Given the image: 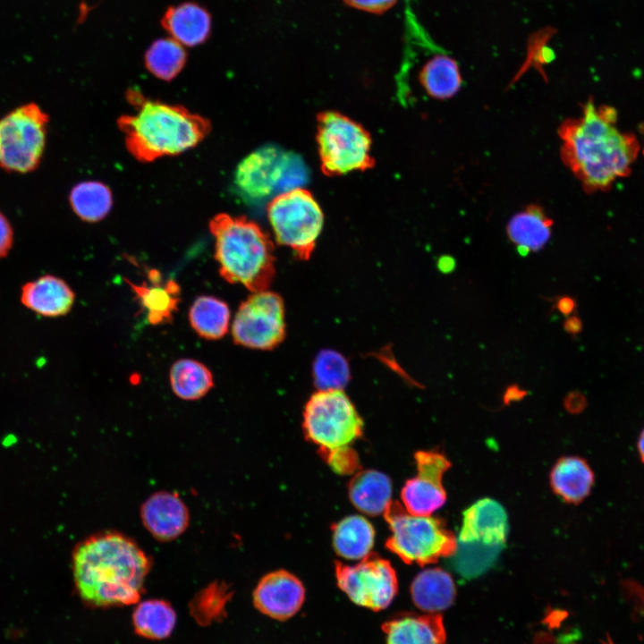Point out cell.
Here are the masks:
<instances>
[{
	"label": "cell",
	"instance_id": "cell-39",
	"mask_svg": "<svg viewBox=\"0 0 644 644\" xmlns=\"http://www.w3.org/2000/svg\"><path fill=\"white\" fill-rule=\"evenodd\" d=\"M456 260L450 255H442L436 259V268L443 274H450L456 269Z\"/></svg>",
	"mask_w": 644,
	"mask_h": 644
},
{
	"label": "cell",
	"instance_id": "cell-19",
	"mask_svg": "<svg viewBox=\"0 0 644 644\" xmlns=\"http://www.w3.org/2000/svg\"><path fill=\"white\" fill-rule=\"evenodd\" d=\"M386 644H445L446 635L440 614H405L384 626Z\"/></svg>",
	"mask_w": 644,
	"mask_h": 644
},
{
	"label": "cell",
	"instance_id": "cell-12",
	"mask_svg": "<svg viewBox=\"0 0 644 644\" xmlns=\"http://www.w3.org/2000/svg\"><path fill=\"white\" fill-rule=\"evenodd\" d=\"M338 587L354 604L371 610L386 608L397 593V577L391 564L370 554L354 565L335 564Z\"/></svg>",
	"mask_w": 644,
	"mask_h": 644
},
{
	"label": "cell",
	"instance_id": "cell-24",
	"mask_svg": "<svg viewBox=\"0 0 644 644\" xmlns=\"http://www.w3.org/2000/svg\"><path fill=\"white\" fill-rule=\"evenodd\" d=\"M553 222L544 209L530 206L515 214L508 222L507 235L517 248L539 251L551 237Z\"/></svg>",
	"mask_w": 644,
	"mask_h": 644
},
{
	"label": "cell",
	"instance_id": "cell-43",
	"mask_svg": "<svg viewBox=\"0 0 644 644\" xmlns=\"http://www.w3.org/2000/svg\"><path fill=\"white\" fill-rule=\"evenodd\" d=\"M643 154H644V148H643Z\"/></svg>",
	"mask_w": 644,
	"mask_h": 644
},
{
	"label": "cell",
	"instance_id": "cell-40",
	"mask_svg": "<svg viewBox=\"0 0 644 644\" xmlns=\"http://www.w3.org/2000/svg\"><path fill=\"white\" fill-rule=\"evenodd\" d=\"M564 329L571 335H577L582 330V322L577 316H571L564 322Z\"/></svg>",
	"mask_w": 644,
	"mask_h": 644
},
{
	"label": "cell",
	"instance_id": "cell-42",
	"mask_svg": "<svg viewBox=\"0 0 644 644\" xmlns=\"http://www.w3.org/2000/svg\"><path fill=\"white\" fill-rule=\"evenodd\" d=\"M637 447H638L639 455H640L641 461L644 462V429L640 434Z\"/></svg>",
	"mask_w": 644,
	"mask_h": 644
},
{
	"label": "cell",
	"instance_id": "cell-33",
	"mask_svg": "<svg viewBox=\"0 0 644 644\" xmlns=\"http://www.w3.org/2000/svg\"><path fill=\"white\" fill-rule=\"evenodd\" d=\"M350 375L349 364L338 352L324 350L317 355L313 377L318 390H343L350 380Z\"/></svg>",
	"mask_w": 644,
	"mask_h": 644
},
{
	"label": "cell",
	"instance_id": "cell-35",
	"mask_svg": "<svg viewBox=\"0 0 644 644\" xmlns=\"http://www.w3.org/2000/svg\"><path fill=\"white\" fill-rule=\"evenodd\" d=\"M348 5L373 13H381L390 9L397 0H343Z\"/></svg>",
	"mask_w": 644,
	"mask_h": 644
},
{
	"label": "cell",
	"instance_id": "cell-27",
	"mask_svg": "<svg viewBox=\"0 0 644 644\" xmlns=\"http://www.w3.org/2000/svg\"><path fill=\"white\" fill-rule=\"evenodd\" d=\"M419 81L434 98L446 99L455 95L462 85L457 62L450 56L437 55L429 59L419 72Z\"/></svg>",
	"mask_w": 644,
	"mask_h": 644
},
{
	"label": "cell",
	"instance_id": "cell-9",
	"mask_svg": "<svg viewBox=\"0 0 644 644\" xmlns=\"http://www.w3.org/2000/svg\"><path fill=\"white\" fill-rule=\"evenodd\" d=\"M48 114L36 103L20 106L0 118V167L26 174L39 165L46 147Z\"/></svg>",
	"mask_w": 644,
	"mask_h": 644
},
{
	"label": "cell",
	"instance_id": "cell-16",
	"mask_svg": "<svg viewBox=\"0 0 644 644\" xmlns=\"http://www.w3.org/2000/svg\"><path fill=\"white\" fill-rule=\"evenodd\" d=\"M145 529L161 542L180 537L190 523L189 510L178 494L158 491L149 496L140 507Z\"/></svg>",
	"mask_w": 644,
	"mask_h": 644
},
{
	"label": "cell",
	"instance_id": "cell-3",
	"mask_svg": "<svg viewBox=\"0 0 644 644\" xmlns=\"http://www.w3.org/2000/svg\"><path fill=\"white\" fill-rule=\"evenodd\" d=\"M126 96L134 111L121 115L117 125L128 151L140 162L181 154L198 145L211 130L207 118L184 106L148 98L137 89H129Z\"/></svg>",
	"mask_w": 644,
	"mask_h": 644
},
{
	"label": "cell",
	"instance_id": "cell-21",
	"mask_svg": "<svg viewBox=\"0 0 644 644\" xmlns=\"http://www.w3.org/2000/svg\"><path fill=\"white\" fill-rule=\"evenodd\" d=\"M348 494L352 504L363 513L384 514L392 502L391 480L377 470H359L349 483Z\"/></svg>",
	"mask_w": 644,
	"mask_h": 644
},
{
	"label": "cell",
	"instance_id": "cell-26",
	"mask_svg": "<svg viewBox=\"0 0 644 644\" xmlns=\"http://www.w3.org/2000/svg\"><path fill=\"white\" fill-rule=\"evenodd\" d=\"M230 318L228 305L214 296L197 297L189 312L192 328L199 336L208 340L222 338L227 333Z\"/></svg>",
	"mask_w": 644,
	"mask_h": 644
},
{
	"label": "cell",
	"instance_id": "cell-7",
	"mask_svg": "<svg viewBox=\"0 0 644 644\" xmlns=\"http://www.w3.org/2000/svg\"><path fill=\"white\" fill-rule=\"evenodd\" d=\"M275 238L301 260H308L322 231L324 215L311 194L293 188L275 195L267 207Z\"/></svg>",
	"mask_w": 644,
	"mask_h": 644
},
{
	"label": "cell",
	"instance_id": "cell-8",
	"mask_svg": "<svg viewBox=\"0 0 644 644\" xmlns=\"http://www.w3.org/2000/svg\"><path fill=\"white\" fill-rule=\"evenodd\" d=\"M302 428L319 450L348 446L363 434V420L343 390H318L308 400Z\"/></svg>",
	"mask_w": 644,
	"mask_h": 644
},
{
	"label": "cell",
	"instance_id": "cell-18",
	"mask_svg": "<svg viewBox=\"0 0 644 644\" xmlns=\"http://www.w3.org/2000/svg\"><path fill=\"white\" fill-rule=\"evenodd\" d=\"M161 23L173 39L183 47H196L207 41L211 32L212 20L208 10L193 2L169 7Z\"/></svg>",
	"mask_w": 644,
	"mask_h": 644
},
{
	"label": "cell",
	"instance_id": "cell-17",
	"mask_svg": "<svg viewBox=\"0 0 644 644\" xmlns=\"http://www.w3.org/2000/svg\"><path fill=\"white\" fill-rule=\"evenodd\" d=\"M21 300L24 306L44 317L67 314L74 302V292L61 278L42 275L28 282L21 288Z\"/></svg>",
	"mask_w": 644,
	"mask_h": 644
},
{
	"label": "cell",
	"instance_id": "cell-10",
	"mask_svg": "<svg viewBox=\"0 0 644 644\" xmlns=\"http://www.w3.org/2000/svg\"><path fill=\"white\" fill-rule=\"evenodd\" d=\"M301 159L274 146L253 151L239 164L234 182L246 199L255 200L297 188L305 180Z\"/></svg>",
	"mask_w": 644,
	"mask_h": 644
},
{
	"label": "cell",
	"instance_id": "cell-31",
	"mask_svg": "<svg viewBox=\"0 0 644 644\" xmlns=\"http://www.w3.org/2000/svg\"><path fill=\"white\" fill-rule=\"evenodd\" d=\"M187 53L182 45L172 38L155 40L144 55L146 68L155 77L170 81L183 69Z\"/></svg>",
	"mask_w": 644,
	"mask_h": 644
},
{
	"label": "cell",
	"instance_id": "cell-15",
	"mask_svg": "<svg viewBox=\"0 0 644 644\" xmlns=\"http://www.w3.org/2000/svg\"><path fill=\"white\" fill-rule=\"evenodd\" d=\"M508 530L504 508L494 499L483 498L464 511L457 542L504 548Z\"/></svg>",
	"mask_w": 644,
	"mask_h": 644
},
{
	"label": "cell",
	"instance_id": "cell-2",
	"mask_svg": "<svg viewBox=\"0 0 644 644\" xmlns=\"http://www.w3.org/2000/svg\"><path fill=\"white\" fill-rule=\"evenodd\" d=\"M149 557L130 537L103 531L80 541L72 552V572L80 597L95 606L136 603L150 570Z\"/></svg>",
	"mask_w": 644,
	"mask_h": 644
},
{
	"label": "cell",
	"instance_id": "cell-37",
	"mask_svg": "<svg viewBox=\"0 0 644 644\" xmlns=\"http://www.w3.org/2000/svg\"><path fill=\"white\" fill-rule=\"evenodd\" d=\"M565 407L572 412H579L586 406V400L580 393L572 392L565 398Z\"/></svg>",
	"mask_w": 644,
	"mask_h": 644
},
{
	"label": "cell",
	"instance_id": "cell-4",
	"mask_svg": "<svg viewBox=\"0 0 644 644\" xmlns=\"http://www.w3.org/2000/svg\"><path fill=\"white\" fill-rule=\"evenodd\" d=\"M221 276L251 292L267 290L275 274V247L268 234L245 216L225 213L209 221Z\"/></svg>",
	"mask_w": 644,
	"mask_h": 644
},
{
	"label": "cell",
	"instance_id": "cell-34",
	"mask_svg": "<svg viewBox=\"0 0 644 644\" xmlns=\"http://www.w3.org/2000/svg\"><path fill=\"white\" fill-rule=\"evenodd\" d=\"M321 457L332 470L342 475L356 473L360 469L358 453L350 446L319 450Z\"/></svg>",
	"mask_w": 644,
	"mask_h": 644
},
{
	"label": "cell",
	"instance_id": "cell-29",
	"mask_svg": "<svg viewBox=\"0 0 644 644\" xmlns=\"http://www.w3.org/2000/svg\"><path fill=\"white\" fill-rule=\"evenodd\" d=\"M69 200L73 212L83 221L97 222L110 211L113 198L110 189L97 181L82 182L75 185Z\"/></svg>",
	"mask_w": 644,
	"mask_h": 644
},
{
	"label": "cell",
	"instance_id": "cell-11",
	"mask_svg": "<svg viewBox=\"0 0 644 644\" xmlns=\"http://www.w3.org/2000/svg\"><path fill=\"white\" fill-rule=\"evenodd\" d=\"M235 343L257 350H271L285 337L284 304L268 290L252 292L240 305L232 325Z\"/></svg>",
	"mask_w": 644,
	"mask_h": 644
},
{
	"label": "cell",
	"instance_id": "cell-23",
	"mask_svg": "<svg viewBox=\"0 0 644 644\" xmlns=\"http://www.w3.org/2000/svg\"><path fill=\"white\" fill-rule=\"evenodd\" d=\"M413 603L422 611L434 614L448 608L456 589L451 575L440 568L420 572L411 585Z\"/></svg>",
	"mask_w": 644,
	"mask_h": 644
},
{
	"label": "cell",
	"instance_id": "cell-32",
	"mask_svg": "<svg viewBox=\"0 0 644 644\" xmlns=\"http://www.w3.org/2000/svg\"><path fill=\"white\" fill-rule=\"evenodd\" d=\"M504 548L474 543L457 542L452 555L454 570L463 578H476L488 570Z\"/></svg>",
	"mask_w": 644,
	"mask_h": 644
},
{
	"label": "cell",
	"instance_id": "cell-30",
	"mask_svg": "<svg viewBox=\"0 0 644 644\" xmlns=\"http://www.w3.org/2000/svg\"><path fill=\"white\" fill-rule=\"evenodd\" d=\"M132 618L136 632L153 640L168 637L176 622V614L171 605L160 599L146 600L139 604Z\"/></svg>",
	"mask_w": 644,
	"mask_h": 644
},
{
	"label": "cell",
	"instance_id": "cell-13",
	"mask_svg": "<svg viewBox=\"0 0 644 644\" xmlns=\"http://www.w3.org/2000/svg\"><path fill=\"white\" fill-rule=\"evenodd\" d=\"M414 457L418 474L405 482L401 497L409 513L428 516L445 503L442 479L451 462L436 451H418Z\"/></svg>",
	"mask_w": 644,
	"mask_h": 644
},
{
	"label": "cell",
	"instance_id": "cell-36",
	"mask_svg": "<svg viewBox=\"0 0 644 644\" xmlns=\"http://www.w3.org/2000/svg\"><path fill=\"white\" fill-rule=\"evenodd\" d=\"M13 242V227L6 216L0 211V258L10 251Z\"/></svg>",
	"mask_w": 644,
	"mask_h": 644
},
{
	"label": "cell",
	"instance_id": "cell-5",
	"mask_svg": "<svg viewBox=\"0 0 644 644\" xmlns=\"http://www.w3.org/2000/svg\"><path fill=\"white\" fill-rule=\"evenodd\" d=\"M384 516L391 531L386 547L406 564L425 565L454 554L457 539L440 519L412 514L396 502Z\"/></svg>",
	"mask_w": 644,
	"mask_h": 644
},
{
	"label": "cell",
	"instance_id": "cell-22",
	"mask_svg": "<svg viewBox=\"0 0 644 644\" xmlns=\"http://www.w3.org/2000/svg\"><path fill=\"white\" fill-rule=\"evenodd\" d=\"M551 487L563 500L579 504L590 493L594 473L588 462L580 457L559 459L551 470Z\"/></svg>",
	"mask_w": 644,
	"mask_h": 644
},
{
	"label": "cell",
	"instance_id": "cell-25",
	"mask_svg": "<svg viewBox=\"0 0 644 644\" xmlns=\"http://www.w3.org/2000/svg\"><path fill=\"white\" fill-rule=\"evenodd\" d=\"M374 540V528L363 516H347L333 527L334 548L345 559H364L371 554Z\"/></svg>",
	"mask_w": 644,
	"mask_h": 644
},
{
	"label": "cell",
	"instance_id": "cell-20",
	"mask_svg": "<svg viewBox=\"0 0 644 644\" xmlns=\"http://www.w3.org/2000/svg\"><path fill=\"white\" fill-rule=\"evenodd\" d=\"M151 285L143 282L135 284L126 280L142 308L147 312L148 321L152 325L171 322L179 303L180 287L174 280L160 284L161 275L157 270L148 274Z\"/></svg>",
	"mask_w": 644,
	"mask_h": 644
},
{
	"label": "cell",
	"instance_id": "cell-38",
	"mask_svg": "<svg viewBox=\"0 0 644 644\" xmlns=\"http://www.w3.org/2000/svg\"><path fill=\"white\" fill-rule=\"evenodd\" d=\"M555 308L564 316H570L576 309V301L570 296H561L556 300Z\"/></svg>",
	"mask_w": 644,
	"mask_h": 644
},
{
	"label": "cell",
	"instance_id": "cell-1",
	"mask_svg": "<svg viewBox=\"0 0 644 644\" xmlns=\"http://www.w3.org/2000/svg\"><path fill=\"white\" fill-rule=\"evenodd\" d=\"M558 132L562 159L587 192L606 191L628 176L640 148L635 135L620 129L616 109L592 100Z\"/></svg>",
	"mask_w": 644,
	"mask_h": 644
},
{
	"label": "cell",
	"instance_id": "cell-14",
	"mask_svg": "<svg viewBox=\"0 0 644 644\" xmlns=\"http://www.w3.org/2000/svg\"><path fill=\"white\" fill-rule=\"evenodd\" d=\"M304 598L305 589L301 580L282 570L265 575L253 593L256 607L264 614L279 620L294 615Z\"/></svg>",
	"mask_w": 644,
	"mask_h": 644
},
{
	"label": "cell",
	"instance_id": "cell-28",
	"mask_svg": "<svg viewBox=\"0 0 644 644\" xmlns=\"http://www.w3.org/2000/svg\"><path fill=\"white\" fill-rule=\"evenodd\" d=\"M170 383L179 398L189 401L203 397L214 386L210 370L191 359H182L173 364Z\"/></svg>",
	"mask_w": 644,
	"mask_h": 644
},
{
	"label": "cell",
	"instance_id": "cell-41",
	"mask_svg": "<svg viewBox=\"0 0 644 644\" xmlns=\"http://www.w3.org/2000/svg\"><path fill=\"white\" fill-rule=\"evenodd\" d=\"M526 394L527 392L521 389L519 386L512 385L506 388L504 397V401L508 402L510 401L520 400Z\"/></svg>",
	"mask_w": 644,
	"mask_h": 644
},
{
	"label": "cell",
	"instance_id": "cell-6",
	"mask_svg": "<svg viewBox=\"0 0 644 644\" xmlns=\"http://www.w3.org/2000/svg\"><path fill=\"white\" fill-rule=\"evenodd\" d=\"M316 140L321 171L327 176L366 171L375 165L370 134L361 124L339 112L324 111L318 114Z\"/></svg>",
	"mask_w": 644,
	"mask_h": 644
}]
</instances>
